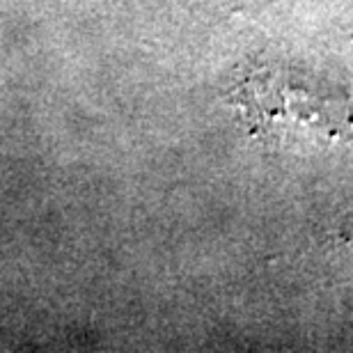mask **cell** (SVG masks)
Returning <instances> with one entry per match:
<instances>
[{
	"label": "cell",
	"instance_id": "cell-1",
	"mask_svg": "<svg viewBox=\"0 0 353 353\" xmlns=\"http://www.w3.org/2000/svg\"><path fill=\"white\" fill-rule=\"evenodd\" d=\"M307 81L287 69L262 67L239 83L234 101L243 117L262 136H289L296 126L316 138H335L353 126L347 99L333 92L310 90Z\"/></svg>",
	"mask_w": 353,
	"mask_h": 353
}]
</instances>
